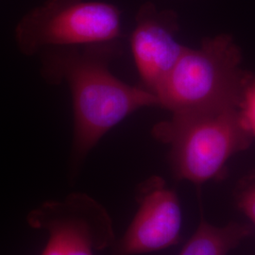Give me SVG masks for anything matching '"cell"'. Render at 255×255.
<instances>
[{
	"label": "cell",
	"instance_id": "cell-1",
	"mask_svg": "<svg viewBox=\"0 0 255 255\" xmlns=\"http://www.w3.org/2000/svg\"><path fill=\"white\" fill-rule=\"evenodd\" d=\"M121 50L119 40L44 51L43 78L52 85L65 82L71 93V179H75L94 147L113 128L138 110L159 106L152 93L122 82L112 73L110 65Z\"/></svg>",
	"mask_w": 255,
	"mask_h": 255
},
{
	"label": "cell",
	"instance_id": "cell-7",
	"mask_svg": "<svg viewBox=\"0 0 255 255\" xmlns=\"http://www.w3.org/2000/svg\"><path fill=\"white\" fill-rule=\"evenodd\" d=\"M178 27L174 11L158 9L152 3H145L137 12L131 52L142 87L154 96L186 47L177 39Z\"/></svg>",
	"mask_w": 255,
	"mask_h": 255
},
{
	"label": "cell",
	"instance_id": "cell-4",
	"mask_svg": "<svg viewBox=\"0 0 255 255\" xmlns=\"http://www.w3.org/2000/svg\"><path fill=\"white\" fill-rule=\"evenodd\" d=\"M121 11L97 0H46L27 12L14 31L19 51L26 56L50 48L119 41Z\"/></svg>",
	"mask_w": 255,
	"mask_h": 255
},
{
	"label": "cell",
	"instance_id": "cell-2",
	"mask_svg": "<svg viewBox=\"0 0 255 255\" xmlns=\"http://www.w3.org/2000/svg\"><path fill=\"white\" fill-rule=\"evenodd\" d=\"M152 135L168 146L174 177L195 184L218 179L230 159L254 141L238 106L172 114L171 119L155 125Z\"/></svg>",
	"mask_w": 255,
	"mask_h": 255
},
{
	"label": "cell",
	"instance_id": "cell-9",
	"mask_svg": "<svg viewBox=\"0 0 255 255\" xmlns=\"http://www.w3.org/2000/svg\"><path fill=\"white\" fill-rule=\"evenodd\" d=\"M238 112L247 130L255 139V76L250 75L242 88Z\"/></svg>",
	"mask_w": 255,
	"mask_h": 255
},
{
	"label": "cell",
	"instance_id": "cell-10",
	"mask_svg": "<svg viewBox=\"0 0 255 255\" xmlns=\"http://www.w3.org/2000/svg\"><path fill=\"white\" fill-rule=\"evenodd\" d=\"M237 205L255 228V181L239 193Z\"/></svg>",
	"mask_w": 255,
	"mask_h": 255
},
{
	"label": "cell",
	"instance_id": "cell-5",
	"mask_svg": "<svg viewBox=\"0 0 255 255\" xmlns=\"http://www.w3.org/2000/svg\"><path fill=\"white\" fill-rule=\"evenodd\" d=\"M27 220L29 227L47 235L41 255H97L117 240L108 210L82 192L43 202Z\"/></svg>",
	"mask_w": 255,
	"mask_h": 255
},
{
	"label": "cell",
	"instance_id": "cell-6",
	"mask_svg": "<svg viewBox=\"0 0 255 255\" xmlns=\"http://www.w3.org/2000/svg\"><path fill=\"white\" fill-rule=\"evenodd\" d=\"M136 213L126 232L117 238L110 255H141L164 251L179 243L182 212L177 193L164 179L153 176L136 192Z\"/></svg>",
	"mask_w": 255,
	"mask_h": 255
},
{
	"label": "cell",
	"instance_id": "cell-8",
	"mask_svg": "<svg viewBox=\"0 0 255 255\" xmlns=\"http://www.w3.org/2000/svg\"><path fill=\"white\" fill-rule=\"evenodd\" d=\"M253 231L251 225L239 222L216 226L201 217L198 228L179 255H228L250 237Z\"/></svg>",
	"mask_w": 255,
	"mask_h": 255
},
{
	"label": "cell",
	"instance_id": "cell-3",
	"mask_svg": "<svg viewBox=\"0 0 255 255\" xmlns=\"http://www.w3.org/2000/svg\"><path fill=\"white\" fill-rule=\"evenodd\" d=\"M228 35L206 39L198 48L185 47L155 96L159 106L176 113L205 112L238 106L250 74Z\"/></svg>",
	"mask_w": 255,
	"mask_h": 255
}]
</instances>
